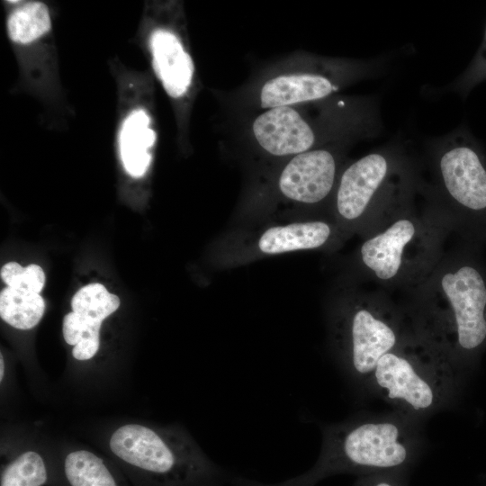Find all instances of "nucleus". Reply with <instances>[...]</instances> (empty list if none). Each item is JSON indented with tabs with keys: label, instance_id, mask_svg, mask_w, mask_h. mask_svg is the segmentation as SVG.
<instances>
[{
	"label": "nucleus",
	"instance_id": "obj_1",
	"mask_svg": "<svg viewBox=\"0 0 486 486\" xmlns=\"http://www.w3.org/2000/svg\"><path fill=\"white\" fill-rule=\"evenodd\" d=\"M465 241L417 284L409 314L413 329L459 372L473 367L486 349V261L482 244Z\"/></svg>",
	"mask_w": 486,
	"mask_h": 486
},
{
	"label": "nucleus",
	"instance_id": "obj_2",
	"mask_svg": "<svg viewBox=\"0 0 486 486\" xmlns=\"http://www.w3.org/2000/svg\"><path fill=\"white\" fill-rule=\"evenodd\" d=\"M418 420L398 412L355 416L322 428V445L314 465L284 482L263 483L240 476L230 477L233 486H315L340 473L361 475L407 470L420 450Z\"/></svg>",
	"mask_w": 486,
	"mask_h": 486
},
{
	"label": "nucleus",
	"instance_id": "obj_3",
	"mask_svg": "<svg viewBox=\"0 0 486 486\" xmlns=\"http://www.w3.org/2000/svg\"><path fill=\"white\" fill-rule=\"evenodd\" d=\"M460 372L410 326L403 338L377 363L367 391H373L396 412L414 420L449 402Z\"/></svg>",
	"mask_w": 486,
	"mask_h": 486
},
{
	"label": "nucleus",
	"instance_id": "obj_4",
	"mask_svg": "<svg viewBox=\"0 0 486 486\" xmlns=\"http://www.w3.org/2000/svg\"><path fill=\"white\" fill-rule=\"evenodd\" d=\"M409 328L400 310L378 295L349 297L330 315V338L338 363L347 379L364 390L379 360L400 343Z\"/></svg>",
	"mask_w": 486,
	"mask_h": 486
},
{
	"label": "nucleus",
	"instance_id": "obj_5",
	"mask_svg": "<svg viewBox=\"0 0 486 486\" xmlns=\"http://www.w3.org/2000/svg\"><path fill=\"white\" fill-rule=\"evenodd\" d=\"M446 228L455 226L450 220H422L410 215L385 220L361 243L359 266L382 285H417L441 259L439 245Z\"/></svg>",
	"mask_w": 486,
	"mask_h": 486
},
{
	"label": "nucleus",
	"instance_id": "obj_6",
	"mask_svg": "<svg viewBox=\"0 0 486 486\" xmlns=\"http://www.w3.org/2000/svg\"><path fill=\"white\" fill-rule=\"evenodd\" d=\"M171 11L163 10L148 23L146 40L157 78L168 97L180 104L193 94L195 68L184 28Z\"/></svg>",
	"mask_w": 486,
	"mask_h": 486
},
{
	"label": "nucleus",
	"instance_id": "obj_7",
	"mask_svg": "<svg viewBox=\"0 0 486 486\" xmlns=\"http://www.w3.org/2000/svg\"><path fill=\"white\" fill-rule=\"evenodd\" d=\"M387 172V160L380 154L367 155L343 172L335 201L340 230H366L369 207Z\"/></svg>",
	"mask_w": 486,
	"mask_h": 486
},
{
	"label": "nucleus",
	"instance_id": "obj_8",
	"mask_svg": "<svg viewBox=\"0 0 486 486\" xmlns=\"http://www.w3.org/2000/svg\"><path fill=\"white\" fill-rule=\"evenodd\" d=\"M337 164L325 149L308 150L292 157L277 178V190L289 202L316 205L333 189Z\"/></svg>",
	"mask_w": 486,
	"mask_h": 486
},
{
	"label": "nucleus",
	"instance_id": "obj_9",
	"mask_svg": "<svg viewBox=\"0 0 486 486\" xmlns=\"http://www.w3.org/2000/svg\"><path fill=\"white\" fill-rule=\"evenodd\" d=\"M124 104L117 133L119 158L126 173L140 178L152 161L157 142L155 118L148 98L133 97Z\"/></svg>",
	"mask_w": 486,
	"mask_h": 486
},
{
	"label": "nucleus",
	"instance_id": "obj_10",
	"mask_svg": "<svg viewBox=\"0 0 486 486\" xmlns=\"http://www.w3.org/2000/svg\"><path fill=\"white\" fill-rule=\"evenodd\" d=\"M258 146L274 157H294L310 150L315 135L292 106L274 107L260 113L252 123Z\"/></svg>",
	"mask_w": 486,
	"mask_h": 486
},
{
	"label": "nucleus",
	"instance_id": "obj_11",
	"mask_svg": "<svg viewBox=\"0 0 486 486\" xmlns=\"http://www.w3.org/2000/svg\"><path fill=\"white\" fill-rule=\"evenodd\" d=\"M339 231L336 223L323 220L272 226L259 235L256 249L266 256L320 249L332 244Z\"/></svg>",
	"mask_w": 486,
	"mask_h": 486
},
{
	"label": "nucleus",
	"instance_id": "obj_12",
	"mask_svg": "<svg viewBox=\"0 0 486 486\" xmlns=\"http://www.w3.org/2000/svg\"><path fill=\"white\" fill-rule=\"evenodd\" d=\"M333 89L331 82L320 75L283 74L270 78L263 85L259 92V104L266 110L292 106L326 97Z\"/></svg>",
	"mask_w": 486,
	"mask_h": 486
},
{
	"label": "nucleus",
	"instance_id": "obj_13",
	"mask_svg": "<svg viewBox=\"0 0 486 486\" xmlns=\"http://www.w3.org/2000/svg\"><path fill=\"white\" fill-rule=\"evenodd\" d=\"M14 4L13 1H10ZM6 18L9 40L16 46H29L47 37L51 32V15L40 1H17Z\"/></svg>",
	"mask_w": 486,
	"mask_h": 486
},
{
	"label": "nucleus",
	"instance_id": "obj_14",
	"mask_svg": "<svg viewBox=\"0 0 486 486\" xmlns=\"http://www.w3.org/2000/svg\"><path fill=\"white\" fill-rule=\"evenodd\" d=\"M62 475L67 486H123L108 464L87 450L68 454L63 461Z\"/></svg>",
	"mask_w": 486,
	"mask_h": 486
},
{
	"label": "nucleus",
	"instance_id": "obj_15",
	"mask_svg": "<svg viewBox=\"0 0 486 486\" xmlns=\"http://www.w3.org/2000/svg\"><path fill=\"white\" fill-rule=\"evenodd\" d=\"M45 311V302L38 292L5 287L0 293V316L18 329L34 328Z\"/></svg>",
	"mask_w": 486,
	"mask_h": 486
},
{
	"label": "nucleus",
	"instance_id": "obj_16",
	"mask_svg": "<svg viewBox=\"0 0 486 486\" xmlns=\"http://www.w3.org/2000/svg\"><path fill=\"white\" fill-rule=\"evenodd\" d=\"M101 320L81 316L74 311L63 319L62 332L65 341L73 347V356L77 360L91 359L100 345Z\"/></svg>",
	"mask_w": 486,
	"mask_h": 486
},
{
	"label": "nucleus",
	"instance_id": "obj_17",
	"mask_svg": "<svg viewBox=\"0 0 486 486\" xmlns=\"http://www.w3.org/2000/svg\"><path fill=\"white\" fill-rule=\"evenodd\" d=\"M49 471L42 456L26 451L2 470L0 486H49Z\"/></svg>",
	"mask_w": 486,
	"mask_h": 486
},
{
	"label": "nucleus",
	"instance_id": "obj_18",
	"mask_svg": "<svg viewBox=\"0 0 486 486\" xmlns=\"http://www.w3.org/2000/svg\"><path fill=\"white\" fill-rule=\"evenodd\" d=\"M120 306V299L101 284H90L79 289L71 300L72 311L103 321Z\"/></svg>",
	"mask_w": 486,
	"mask_h": 486
},
{
	"label": "nucleus",
	"instance_id": "obj_19",
	"mask_svg": "<svg viewBox=\"0 0 486 486\" xmlns=\"http://www.w3.org/2000/svg\"><path fill=\"white\" fill-rule=\"evenodd\" d=\"M1 278L7 287L40 292L44 286L45 274L35 264L22 267L16 262H9L1 268Z\"/></svg>",
	"mask_w": 486,
	"mask_h": 486
},
{
	"label": "nucleus",
	"instance_id": "obj_20",
	"mask_svg": "<svg viewBox=\"0 0 486 486\" xmlns=\"http://www.w3.org/2000/svg\"><path fill=\"white\" fill-rule=\"evenodd\" d=\"M406 470H394L359 476L355 486H407Z\"/></svg>",
	"mask_w": 486,
	"mask_h": 486
},
{
	"label": "nucleus",
	"instance_id": "obj_21",
	"mask_svg": "<svg viewBox=\"0 0 486 486\" xmlns=\"http://www.w3.org/2000/svg\"><path fill=\"white\" fill-rule=\"evenodd\" d=\"M4 373V364L3 355L1 354L0 355V381L3 380Z\"/></svg>",
	"mask_w": 486,
	"mask_h": 486
}]
</instances>
